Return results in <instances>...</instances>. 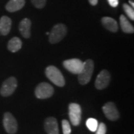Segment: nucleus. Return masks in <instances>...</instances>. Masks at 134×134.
Instances as JSON below:
<instances>
[{
	"mask_svg": "<svg viewBox=\"0 0 134 134\" xmlns=\"http://www.w3.org/2000/svg\"><path fill=\"white\" fill-rule=\"evenodd\" d=\"M69 116L74 126L80 125L81 120V107L76 103H71L69 105Z\"/></svg>",
	"mask_w": 134,
	"mask_h": 134,
	"instance_id": "6",
	"label": "nucleus"
},
{
	"mask_svg": "<svg viewBox=\"0 0 134 134\" xmlns=\"http://www.w3.org/2000/svg\"><path fill=\"white\" fill-rule=\"evenodd\" d=\"M110 6L115 8L119 5V0H107Z\"/></svg>",
	"mask_w": 134,
	"mask_h": 134,
	"instance_id": "23",
	"label": "nucleus"
},
{
	"mask_svg": "<svg viewBox=\"0 0 134 134\" xmlns=\"http://www.w3.org/2000/svg\"><path fill=\"white\" fill-rule=\"evenodd\" d=\"M120 25L122 31L125 33L133 34L134 32V28L133 25L130 24V23L125 17V15L120 16Z\"/></svg>",
	"mask_w": 134,
	"mask_h": 134,
	"instance_id": "16",
	"label": "nucleus"
},
{
	"mask_svg": "<svg viewBox=\"0 0 134 134\" xmlns=\"http://www.w3.org/2000/svg\"><path fill=\"white\" fill-rule=\"evenodd\" d=\"M63 65L69 72H70L72 74L78 75L83 69V62L79 59L73 58V59L64 60L63 63Z\"/></svg>",
	"mask_w": 134,
	"mask_h": 134,
	"instance_id": "8",
	"label": "nucleus"
},
{
	"mask_svg": "<svg viewBox=\"0 0 134 134\" xmlns=\"http://www.w3.org/2000/svg\"><path fill=\"white\" fill-rule=\"evenodd\" d=\"M22 45H23V43L19 37H14L9 40V42L8 43V48L11 52H16L22 48Z\"/></svg>",
	"mask_w": 134,
	"mask_h": 134,
	"instance_id": "17",
	"label": "nucleus"
},
{
	"mask_svg": "<svg viewBox=\"0 0 134 134\" xmlns=\"http://www.w3.org/2000/svg\"><path fill=\"white\" fill-rule=\"evenodd\" d=\"M17 87V81L14 77H10L2 83L0 89V94L3 97H8L14 92Z\"/></svg>",
	"mask_w": 134,
	"mask_h": 134,
	"instance_id": "5",
	"label": "nucleus"
},
{
	"mask_svg": "<svg viewBox=\"0 0 134 134\" xmlns=\"http://www.w3.org/2000/svg\"><path fill=\"white\" fill-rule=\"evenodd\" d=\"M123 9L125 10V14L127 15L131 20H134V10L133 8L127 4H123Z\"/></svg>",
	"mask_w": 134,
	"mask_h": 134,
	"instance_id": "19",
	"label": "nucleus"
},
{
	"mask_svg": "<svg viewBox=\"0 0 134 134\" xmlns=\"http://www.w3.org/2000/svg\"><path fill=\"white\" fill-rule=\"evenodd\" d=\"M90 4L92 5H96L98 4V0H88Z\"/></svg>",
	"mask_w": 134,
	"mask_h": 134,
	"instance_id": "24",
	"label": "nucleus"
},
{
	"mask_svg": "<svg viewBox=\"0 0 134 134\" xmlns=\"http://www.w3.org/2000/svg\"><path fill=\"white\" fill-rule=\"evenodd\" d=\"M46 75L56 86L62 87L65 85L64 77L60 71L54 66H49L46 69Z\"/></svg>",
	"mask_w": 134,
	"mask_h": 134,
	"instance_id": "2",
	"label": "nucleus"
},
{
	"mask_svg": "<svg viewBox=\"0 0 134 134\" xmlns=\"http://www.w3.org/2000/svg\"><path fill=\"white\" fill-rule=\"evenodd\" d=\"M11 19L7 16H2L0 19V34L8 35L11 28Z\"/></svg>",
	"mask_w": 134,
	"mask_h": 134,
	"instance_id": "13",
	"label": "nucleus"
},
{
	"mask_svg": "<svg viewBox=\"0 0 134 134\" xmlns=\"http://www.w3.org/2000/svg\"><path fill=\"white\" fill-rule=\"evenodd\" d=\"M86 125L87 128L90 130L92 132H96V129L98 126V122L96 119L93 118H90L86 120Z\"/></svg>",
	"mask_w": 134,
	"mask_h": 134,
	"instance_id": "18",
	"label": "nucleus"
},
{
	"mask_svg": "<svg viewBox=\"0 0 134 134\" xmlns=\"http://www.w3.org/2000/svg\"><path fill=\"white\" fill-rule=\"evenodd\" d=\"M129 3H130V5H132V6H131L132 8H134V4H133V1H131V0H130V1H129Z\"/></svg>",
	"mask_w": 134,
	"mask_h": 134,
	"instance_id": "25",
	"label": "nucleus"
},
{
	"mask_svg": "<svg viewBox=\"0 0 134 134\" xmlns=\"http://www.w3.org/2000/svg\"><path fill=\"white\" fill-rule=\"evenodd\" d=\"M67 28L65 25L57 24L55 25L49 33L48 40L52 44H55L62 40L63 37L66 35Z\"/></svg>",
	"mask_w": 134,
	"mask_h": 134,
	"instance_id": "3",
	"label": "nucleus"
},
{
	"mask_svg": "<svg viewBox=\"0 0 134 134\" xmlns=\"http://www.w3.org/2000/svg\"><path fill=\"white\" fill-rule=\"evenodd\" d=\"M107 133V127L104 123H100L98 125L96 130V134H106Z\"/></svg>",
	"mask_w": 134,
	"mask_h": 134,
	"instance_id": "22",
	"label": "nucleus"
},
{
	"mask_svg": "<svg viewBox=\"0 0 134 134\" xmlns=\"http://www.w3.org/2000/svg\"><path fill=\"white\" fill-rule=\"evenodd\" d=\"M3 126L6 132L9 134H15L17 131V121L10 113H5L3 117Z\"/></svg>",
	"mask_w": 134,
	"mask_h": 134,
	"instance_id": "7",
	"label": "nucleus"
},
{
	"mask_svg": "<svg viewBox=\"0 0 134 134\" xmlns=\"http://www.w3.org/2000/svg\"><path fill=\"white\" fill-rule=\"evenodd\" d=\"M101 23L104 27L109 30L111 32H116L118 31V23L115 21V19L108 16H104L101 19Z\"/></svg>",
	"mask_w": 134,
	"mask_h": 134,
	"instance_id": "15",
	"label": "nucleus"
},
{
	"mask_svg": "<svg viewBox=\"0 0 134 134\" xmlns=\"http://www.w3.org/2000/svg\"><path fill=\"white\" fill-rule=\"evenodd\" d=\"M44 128L48 134H59L58 121L54 117H48L46 119Z\"/></svg>",
	"mask_w": 134,
	"mask_h": 134,
	"instance_id": "11",
	"label": "nucleus"
},
{
	"mask_svg": "<svg viewBox=\"0 0 134 134\" xmlns=\"http://www.w3.org/2000/svg\"><path fill=\"white\" fill-rule=\"evenodd\" d=\"M31 22L28 18H25L19 23V31L24 38H29L30 37V36H31Z\"/></svg>",
	"mask_w": 134,
	"mask_h": 134,
	"instance_id": "12",
	"label": "nucleus"
},
{
	"mask_svg": "<svg viewBox=\"0 0 134 134\" xmlns=\"http://www.w3.org/2000/svg\"><path fill=\"white\" fill-rule=\"evenodd\" d=\"M62 129L63 134H70L71 133V126L69 122L67 120H63L62 121Z\"/></svg>",
	"mask_w": 134,
	"mask_h": 134,
	"instance_id": "20",
	"label": "nucleus"
},
{
	"mask_svg": "<svg viewBox=\"0 0 134 134\" xmlns=\"http://www.w3.org/2000/svg\"><path fill=\"white\" fill-rule=\"evenodd\" d=\"M103 112L110 121H116L119 119V113L113 102H107L103 106Z\"/></svg>",
	"mask_w": 134,
	"mask_h": 134,
	"instance_id": "9",
	"label": "nucleus"
},
{
	"mask_svg": "<svg viewBox=\"0 0 134 134\" xmlns=\"http://www.w3.org/2000/svg\"><path fill=\"white\" fill-rule=\"evenodd\" d=\"M54 88L48 83L43 82L39 83L35 89V96L39 99H46L54 94Z\"/></svg>",
	"mask_w": 134,
	"mask_h": 134,
	"instance_id": "4",
	"label": "nucleus"
},
{
	"mask_svg": "<svg viewBox=\"0 0 134 134\" xmlns=\"http://www.w3.org/2000/svg\"><path fill=\"white\" fill-rule=\"evenodd\" d=\"M31 2L34 7H36L37 8H39V9H41L45 7L46 3V0H31Z\"/></svg>",
	"mask_w": 134,
	"mask_h": 134,
	"instance_id": "21",
	"label": "nucleus"
},
{
	"mask_svg": "<svg viewBox=\"0 0 134 134\" xmlns=\"http://www.w3.org/2000/svg\"><path fill=\"white\" fill-rule=\"evenodd\" d=\"M25 4V0H9V2L6 4L5 8L9 12H16L22 9Z\"/></svg>",
	"mask_w": 134,
	"mask_h": 134,
	"instance_id": "14",
	"label": "nucleus"
},
{
	"mask_svg": "<svg viewBox=\"0 0 134 134\" xmlns=\"http://www.w3.org/2000/svg\"><path fill=\"white\" fill-rule=\"evenodd\" d=\"M110 74L107 70H102L96 77L95 86L98 90H103L109 85Z\"/></svg>",
	"mask_w": 134,
	"mask_h": 134,
	"instance_id": "10",
	"label": "nucleus"
},
{
	"mask_svg": "<svg viewBox=\"0 0 134 134\" xmlns=\"http://www.w3.org/2000/svg\"><path fill=\"white\" fill-rule=\"evenodd\" d=\"M94 71V62L92 60H87L83 63V66L78 74V81L81 85H85L91 80Z\"/></svg>",
	"mask_w": 134,
	"mask_h": 134,
	"instance_id": "1",
	"label": "nucleus"
}]
</instances>
